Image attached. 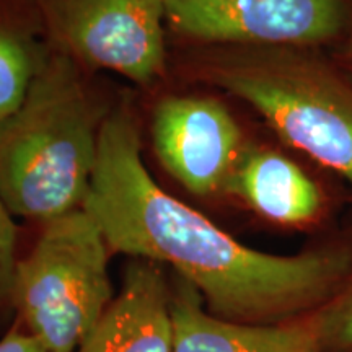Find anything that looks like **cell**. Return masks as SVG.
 Listing matches in <instances>:
<instances>
[{"label": "cell", "instance_id": "6", "mask_svg": "<svg viewBox=\"0 0 352 352\" xmlns=\"http://www.w3.org/2000/svg\"><path fill=\"white\" fill-rule=\"evenodd\" d=\"M175 44H285L324 47L342 41L352 0H164Z\"/></svg>", "mask_w": 352, "mask_h": 352}, {"label": "cell", "instance_id": "15", "mask_svg": "<svg viewBox=\"0 0 352 352\" xmlns=\"http://www.w3.org/2000/svg\"><path fill=\"white\" fill-rule=\"evenodd\" d=\"M342 43H344V51H342L344 63H342L341 65L352 76V20H351L349 28H347L346 36L342 38Z\"/></svg>", "mask_w": 352, "mask_h": 352}, {"label": "cell", "instance_id": "4", "mask_svg": "<svg viewBox=\"0 0 352 352\" xmlns=\"http://www.w3.org/2000/svg\"><path fill=\"white\" fill-rule=\"evenodd\" d=\"M109 254L100 226L83 208L43 223L16 261L13 320L47 352H76L114 298Z\"/></svg>", "mask_w": 352, "mask_h": 352}, {"label": "cell", "instance_id": "7", "mask_svg": "<svg viewBox=\"0 0 352 352\" xmlns=\"http://www.w3.org/2000/svg\"><path fill=\"white\" fill-rule=\"evenodd\" d=\"M151 135L164 168L202 199L226 195L246 144L227 104L209 94L162 96L152 111Z\"/></svg>", "mask_w": 352, "mask_h": 352}, {"label": "cell", "instance_id": "3", "mask_svg": "<svg viewBox=\"0 0 352 352\" xmlns=\"http://www.w3.org/2000/svg\"><path fill=\"white\" fill-rule=\"evenodd\" d=\"M95 74L52 50L0 122V201L12 215L43 226L83 208L101 129L120 100Z\"/></svg>", "mask_w": 352, "mask_h": 352}, {"label": "cell", "instance_id": "9", "mask_svg": "<svg viewBox=\"0 0 352 352\" xmlns=\"http://www.w3.org/2000/svg\"><path fill=\"white\" fill-rule=\"evenodd\" d=\"M171 277L164 264L131 258L121 290L76 352H173Z\"/></svg>", "mask_w": 352, "mask_h": 352}, {"label": "cell", "instance_id": "14", "mask_svg": "<svg viewBox=\"0 0 352 352\" xmlns=\"http://www.w3.org/2000/svg\"><path fill=\"white\" fill-rule=\"evenodd\" d=\"M0 352H47L36 338L32 336L21 327L16 320H13L12 327L0 340Z\"/></svg>", "mask_w": 352, "mask_h": 352}, {"label": "cell", "instance_id": "10", "mask_svg": "<svg viewBox=\"0 0 352 352\" xmlns=\"http://www.w3.org/2000/svg\"><path fill=\"white\" fill-rule=\"evenodd\" d=\"M173 352H321L315 314L277 324H246L219 318L201 294L171 276Z\"/></svg>", "mask_w": 352, "mask_h": 352}, {"label": "cell", "instance_id": "8", "mask_svg": "<svg viewBox=\"0 0 352 352\" xmlns=\"http://www.w3.org/2000/svg\"><path fill=\"white\" fill-rule=\"evenodd\" d=\"M223 196L289 230H315L328 215L327 197L316 182L292 158L256 142L243 145Z\"/></svg>", "mask_w": 352, "mask_h": 352}, {"label": "cell", "instance_id": "2", "mask_svg": "<svg viewBox=\"0 0 352 352\" xmlns=\"http://www.w3.org/2000/svg\"><path fill=\"white\" fill-rule=\"evenodd\" d=\"M170 77L235 96L352 188V76L321 47L173 44Z\"/></svg>", "mask_w": 352, "mask_h": 352}, {"label": "cell", "instance_id": "13", "mask_svg": "<svg viewBox=\"0 0 352 352\" xmlns=\"http://www.w3.org/2000/svg\"><path fill=\"white\" fill-rule=\"evenodd\" d=\"M19 258V227L0 201V323L13 316L12 292Z\"/></svg>", "mask_w": 352, "mask_h": 352}, {"label": "cell", "instance_id": "11", "mask_svg": "<svg viewBox=\"0 0 352 352\" xmlns=\"http://www.w3.org/2000/svg\"><path fill=\"white\" fill-rule=\"evenodd\" d=\"M51 51L38 0H0V122L20 107Z\"/></svg>", "mask_w": 352, "mask_h": 352}, {"label": "cell", "instance_id": "1", "mask_svg": "<svg viewBox=\"0 0 352 352\" xmlns=\"http://www.w3.org/2000/svg\"><path fill=\"white\" fill-rule=\"evenodd\" d=\"M140 122L127 95L100 134L98 160L83 209L111 254L170 266L219 318L277 324L315 314L340 287L347 267L344 232L296 254L250 248L157 184L142 162Z\"/></svg>", "mask_w": 352, "mask_h": 352}, {"label": "cell", "instance_id": "5", "mask_svg": "<svg viewBox=\"0 0 352 352\" xmlns=\"http://www.w3.org/2000/svg\"><path fill=\"white\" fill-rule=\"evenodd\" d=\"M51 50L142 88L170 78L164 0H38Z\"/></svg>", "mask_w": 352, "mask_h": 352}, {"label": "cell", "instance_id": "12", "mask_svg": "<svg viewBox=\"0 0 352 352\" xmlns=\"http://www.w3.org/2000/svg\"><path fill=\"white\" fill-rule=\"evenodd\" d=\"M347 267L333 297L315 311L321 352H352V226L344 230Z\"/></svg>", "mask_w": 352, "mask_h": 352}]
</instances>
